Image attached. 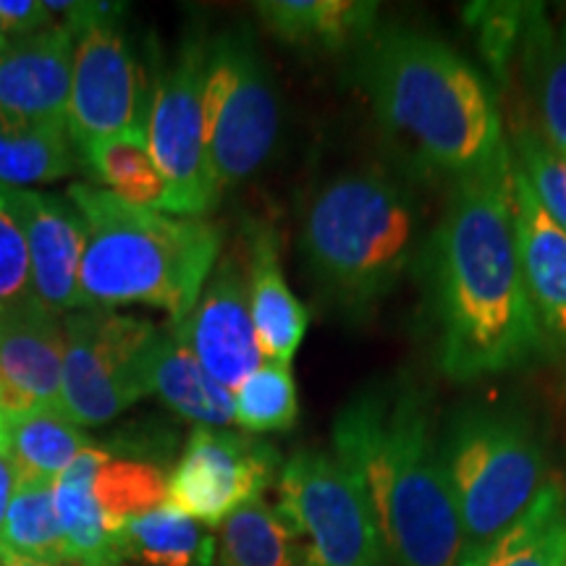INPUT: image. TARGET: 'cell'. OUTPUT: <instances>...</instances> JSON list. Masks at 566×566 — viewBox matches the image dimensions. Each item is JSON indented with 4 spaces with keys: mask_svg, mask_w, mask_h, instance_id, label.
I'll return each instance as SVG.
<instances>
[{
    "mask_svg": "<svg viewBox=\"0 0 566 566\" xmlns=\"http://www.w3.org/2000/svg\"><path fill=\"white\" fill-rule=\"evenodd\" d=\"M424 263L436 359L446 378H493L541 354L516 254L512 155L491 171L454 179Z\"/></svg>",
    "mask_w": 566,
    "mask_h": 566,
    "instance_id": "cell-1",
    "label": "cell"
},
{
    "mask_svg": "<svg viewBox=\"0 0 566 566\" xmlns=\"http://www.w3.org/2000/svg\"><path fill=\"white\" fill-rule=\"evenodd\" d=\"M334 459L370 509L396 566H459L462 522L415 384L380 380L354 394L334 420Z\"/></svg>",
    "mask_w": 566,
    "mask_h": 566,
    "instance_id": "cell-2",
    "label": "cell"
},
{
    "mask_svg": "<svg viewBox=\"0 0 566 566\" xmlns=\"http://www.w3.org/2000/svg\"><path fill=\"white\" fill-rule=\"evenodd\" d=\"M354 76L380 129L428 171L462 179L512 155L491 87L433 34L375 30L354 51Z\"/></svg>",
    "mask_w": 566,
    "mask_h": 566,
    "instance_id": "cell-3",
    "label": "cell"
},
{
    "mask_svg": "<svg viewBox=\"0 0 566 566\" xmlns=\"http://www.w3.org/2000/svg\"><path fill=\"white\" fill-rule=\"evenodd\" d=\"M66 197L84 229L80 310L147 304L171 325L187 321L223 254L221 226L139 208L87 181L71 184Z\"/></svg>",
    "mask_w": 566,
    "mask_h": 566,
    "instance_id": "cell-4",
    "label": "cell"
},
{
    "mask_svg": "<svg viewBox=\"0 0 566 566\" xmlns=\"http://www.w3.org/2000/svg\"><path fill=\"white\" fill-rule=\"evenodd\" d=\"M420 216L401 181L380 168L331 179L310 200L302 254L321 300L352 321L373 313L405 279Z\"/></svg>",
    "mask_w": 566,
    "mask_h": 566,
    "instance_id": "cell-5",
    "label": "cell"
},
{
    "mask_svg": "<svg viewBox=\"0 0 566 566\" xmlns=\"http://www.w3.org/2000/svg\"><path fill=\"white\" fill-rule=\"evenodd\" d=\"M438 451L462 522V566L527 512L546 485V459L530 417L504 405L459 407Z\"/></svg>",
    "mask_w": 566,
    "mask_h": 566,
    "instance_id": "cell-6",
    "label": "cell"
},
{
    "mask_svg": "<svg viewBox=\"0 0 566 566\" xmlns=\"http://www.w3.org/2000/svg\"><path fill=\"white\" fill-rule=\"evenodd\" d=\"M202 118L210 179L223 197L265 166L281 129L279 95L250 27L208 40Z\"/></svg>",
    "mask_w": 566,
    "mask_h": 566,
    "instance_id": "cell-7",
    "label": "cell"
},
{
    "mask_svg": "<svg viewBox=\"0 0 566 566\" xmlns=\"http://www.w3.org/2000/svg\"><path fill=\"white\" fill-rule=\"evenodd\" d=\"M45 9L76 34L66 111L74 150L124 132H147L153 87L124 30L126 6L45 0Z\"/></svg>",
    "mask_w": 566,
    "mask_h": 566,
    "instance_id": "cell-8",
    "label": "cell"
},
{
    "mask_svg": "<svg viewBox=\"0 0 566 566\" xmlns=\"http://www.w3.org/2000/svg\"><path fill=\"white\" fill-rule=\"evenodd\" d=\"M158 325L116 310H76L63 317L61 399L69 420L97 428L145 394V357Z\"/></svg>",
    "mask_w": 566,
    "mask_h": 566,
    "instance_id": "cell-9",
    "label": "cell"
},
{
    "mask_svg": "<svg viewBox=\"0 0 566 566\" xmlns=\"http://www.w3.org/2000/svg\"><path fill=\"white\" fill-rule=\"evenodd\" d=\"M275 506L300 535L302 566H386L370 509L334 454L302 449L286 459Z\"/></svg>",
    "mask_w": 566,
    "mask_h": 566,
    "instance_id": "cell-10",
    "label": "cell"
},
{
    "mask_svg": "<svg viewBox=\"0 0 566 566\" xmlns=\"http://www.w3.org/2000/svg\"><path fill=\"white\" fill-rule=\"evenodd\" d=\"M208 66V40L189 34L176 59L153 82L147 142L168 184L160 212L205 218L221 202L210 179L205 153L202 90Z\"/></svg>",
    "mask_w": 566,
    "mask_h": 566,
    "instance_id": "cell-11",
    "label": "cell"
},
{
    "mask_svg": "<svg viewBox=\"0 0 566 566\" xmlns=\"http://www.w3.org/2000/svg\"><path fill=\"white\" fill-rule=\"evenodd\" d=\"M279 472L275 446L237 430L195 428L168 478L166 504L205 527H218L260 499Z\"/></svg>",
    "mask_w": 566,
    "mask_h": 566,
    "instance_id": "cell-12",
    "label": "cell"
},
{
    "mask_svg": "<svg viewBox=\"0 0 566 566\" xmlns=\"http://www.w3.org/2000/svg\"><path fill=\"white\" fill-rule=\"evenodd\" d=\"M168 328L195 354L205 373L231 394L265 363L252 323L242 242L221 254L187 321Z\"/></svg>",
    "mask_w": 566,
    "mask_h": 566,
    "instance_id": "cell-13",
    "label": "cell"
},
{
    "mask_svg": "<svg viewBox=\"0 0 566 566\" xmlns=\"http://www.w3.org/2000/svg\"><path fill=\"white\" fill-rule=\"evenodd\" d=\"M516 254L541 354L566 367V231L551 221L512 160Z\"/></svg>",
    "mask_w": 566,
    "mask_h": 566,
    "instance_id": "cell-14",
    "label": "cell"
},
{
    "mask_svg": "<svg viewBox=\"0 0 566 566\" xmlns=\"http://www.w3.org/2000/svg\"><path fill=\"white\" fill-rule=\"evenodd\" d=\"M74 42V27L55 21L0 53V118L6 124L66 129Z\"/></svg>",
    "mask_w": 566,
    "mask_h": 566,
    "instance_id": "cell-15",
    "label": "cell"
},
{
    "mask_svg": "<svg viewBox=\"0 0 566 566\" xmlns=\"http://www.w3.org/2000/svg\"><path fill=\"white\" fill-rule=\"evenodd\" d=\"M30 252L32 292L42 307L66 317L80 310V268L84 254L82 218L69 197L9 187Z\"/></svg>",
    "mask_w": 566,
    "mask_h": 566,
    "instance_id": "cell-16",
    "label": "cell"
},
{
    "mask_svg": "<svg viewBox=\"0 0 566 566\" xmlns=\"http://www.w3.org/2000/svg\"><path fill=\"white\" fill-rule=\"evenodd\" d=\"M63 317L38 300L0 315V380L13 407L63 409Z\"/></svg>",
    "mask_w": 566,
    "mask_h": 566,
    "instance_id": "cell-17",
    "label": "cell"
},
{
    "mask_svg": "<svg viewBox=\"0 0 566 566\" xmlns=\"http://www.w3.org/2000/svg\"><path fill=\"white\" fill-rule=\"evenodd\" d=\"M250 279V310L263 359L292 363L307 334L310 313L289 289L281 268L279 233L268 223H250L242 237Z\"/></svg>",
    "mask_w": 566,
    "mask_h": 566,
    "instance_id": "cell-18",
    "label": "cell"
},
{
    "mask_svg": "<svg viewBox=\"0 0 566 566\" xmlns=\"http://www.w3.org/2000/svg\"><path fill=\"white\" fill-rule=\"evenodd\" d=\"M142 373H145V394L158 396L174 415L195 422L197 428L237 424L233 394L205 373V367L171 328H158Z\"/></svg>",
    "mask_w": 566,
    "mask_h": 566,
    "instance_id": "cell-19",
    "label": "cell"
},
{
    "mask_svg": "<svg viewBox=\"0 0 566 566\" xmlns=\"http://www.w3.org/2000/svg\"><path fill=\"white\" fill-rule=\"evenodd\" d=\"M258 19L275 40L313 51H357L378 30L373 0H263Z\"/></svg>",
    "mask_w": 566,
    "mask_h": 566,
    "instance_id": "cell-20",
    "label": "cell"
},
{
    "mask_svg": "<svg viewBox=\"0 0 566 566\" xmlns=\"http://www.w3.org/2000/svg\"><path fill=\"white\" fill-rule=\"evenodd\" d=\"M92 446L97 443L63 409L27 407L0 415V457L9 459L17 478L55 483Z\"/></svg>",
    "mask_w": 566,
    "mask_h": 566,
    "instance_id": "cell-21",
    "label": "cell"
},
{
    "mask_svg": "<svg viewBox=\"0 0 566 566\" xmlns=\"http://www.w3.org/2000/svg\"><path fill=\"white\" fill-rule=\"evenodd\" d=\"M514 69H520L535 105V129L566 155V24H551L543 6H533L527 30L516 48L512 74Z\"/></svg>",
    "mask_w": 566,
    "mask_h": 566,
    "instance_id": "cell-22",
    "label": "cell"
},
{
    "mask_svg": "<svg viewBox=\"0 0 566 566\" xmlns=\"http://www.w3.org/2000/svg\"><path fill=\"white\" fill-rule=\"evenodd\" d=\"M111 449L92 446L69 464L53 483L55 512L63 530L71 566H124L116 541L105 527L95 495L90 491L97 467L105 462Z\"/></svg>",
    "mask_w": 566,
    "mask_h": 566,
    "instance_id": "cell-23",
    "label": "cell"
},
{
    "mask_svg": "<svg viewBox=\"0 0 566 566\" xmlns=\"http://www.w3.org/2000/svg\"><path fill=\"white\" fill-rule=\"evenodd\" d=\"M462 566H566V488L546 480L527 512Z\"/></svg>",
    "mask_w": 566,
    "mask_h": 566,
    "instance_id": "cell-24",
    "label": "cell"
},
{
    "mask_svg": "<svg viewBox=\"0 0 566 566\" xmlns=\"http://www.w3.org/2000/svg\"><path fill=\"white\" fill-rule=\"evenodd\" d=\"M113 541L122 558L147 566H212L218 556V537L171 504L126 522Z\"/></svg>",
    "mask_w": 566,
    "mask_h": 566,
    "instance_id": "cell-25",
    "label": "cell"
},
{
    "mask_svg": "<svg viewBox=\"0 0 566 566\" xmlns=\"http://www.w3.org/2000/svg\"><path fill=\"white\" fill-rule=\"evenodd\" d=\"M82 171L90 174L95 187L122 197L139 208L160 210L166 202L168 184L153 158L147 132H124L82 147Z\"/></svg>",
    "mask_w": 566,
    "mask_h": 566,
    "instance_id": "cell-26",
    "label": "cell"
},
{
    "mask_svg": "<svg viewBox=\"0 0 566 566\" xmlns=\"http://www.w3.org/2000/svg\"><path fill=\"white\" fill-rule=\"evenodd\" d=\"M304 551L292 522L260 495L237 509L218 535V566H302Z\"/></svg>",
    "mask_w": 566,
    "mask_h": 566,
    "instance_id": "cell-27",
    "label": "cell"
},
{
    "mask_svg": "<svg viewBox=\"0 0 566 566\" xmlns=\"http://www.w3.org/2000/svg\"><path fill=\"white\" fill-rule=\"evenodd\" d=\"M0 546L48 566H71L55 512L53 480L17 478L9 512L0 527Z\"/></svg>",
    "mask_w": 566,
    "mask_h": 566,
    "instance_id": "cell-28",
    "label": "cell"
},
{
    "mask_svg": "<svg viewBox=\"0 0 566 566\" xmlns=\"http://www.w3.org/2000/svg\"><path fill=\"white\" fill-rule=\"evenodd\" d=\"M82 171L80 155L63 126L21 129L0 118V184L27 189L30 184L59 181Z\"/></svg>",
    "mask_w": 566,
    "mask_h": 566,
    "instance_id": "cell-29",
    "label": "cell"
},
{
    "mask_svg": "<svg viewBox=\"0 0 566 566\" xmlns=\"http://www.w3.org/2000/svg\"><path fill=\"white\" fill-rule=\"evenodd\" d=\"M90 491L95 495L105 527L111 535H116L126 522L166 504L168 480L153 462L124 459L111 451L97 467Z\"/></svg>",
    "mask_w": 566,
    "mask_h": 566,
    "instance_id": "cell-30",
    "label": "cell"
},
{
    "mask_svg": "<svg viewBox=\"0 0 566 566\" xmlns=\"http://www.w3.org/2000/svg\"><path fill=\"white\" fill-rule=\"evenodd\" d=\"M237 424L247 433H273L294 428L300 417V394L286 363L265 359L242 386L233 391Z\"/></svg>",
    "mask_w": 566,
    "mask_h": 566,
    "instance_id": "cell-31",
    "label": "cell"
},
{
    "mask_svg": "<svg viewBox=\"0 0 566 566\" xmlns=\"http://www.w3.org/2000/svg\"><path fill=\"white\" fill-rule=\"evenodd\" d=\"M509 153L533 189L535 200L543 205L551 221L566 231V155L558 153L530 122L514 124Z\"/></svg>",
    "mask_w": 566,
    "mask_h": 566,
    "instance_id": "cell-32",
    "label": "cell"
},
{
    "mask_svg": "<svg viewBox=\"0 0 566 566\" xmlns=\"http://www.w3.org/2000/svg\"><path fill=\"white\" fill-rule=\"evenodd\" d=\"M533 6L535 3H475L467 9V21L475 32L480 53L501 87H509L516 48L527 30Z\"/></svg>",
    "mask_w": 566,
    "mask_h": 566,
    "instance_id": "cell-33",
    "label": "cell"
},
{
    "mask_svg": "<svg viewBox=\"0 0 566 566\" xmlns=\"http://www.w3.org/2000/svg\"><path fill=\"white\" fill-rule=\"evenodd\" d=\"M30 302L34 292L27 237L9 200V187L0 184V315Z\"/></svg>",
    "mask_w": 566,
    "mask_h": 566,
    "instance_id": "cell-34",
    "label": "cell"
},
{
    "mask_svg": "<svg viewBox=\"0 0 566 566\" xmlns=\"http://www.w3.org/2000/svg\"><path fill=\"white\" fill-rule=\"evenodd\" d=\"M0 24L9 38L21 40L53 27L55 17L45 9V0H0Z\"/></svg>",
    "mask_w": 566,
    "mask_h": 566,
    "instance_id": "cell-35",
    "label": "cell"
},
{
    "mask_svg": "<svg viewBox=\"0 0 566 566\" xmlns=\"http://www.w3.org/2000/svg\"><path fill=\"white\" fill-rule=\"evenodd\" d=\"M13 488H17V470L6 457H0V527H3L6 512H9Z\"/></svg>",
    "mask_w": 566,
    "mask_h": 566,
    "instance_id": "cell-36",
    "label": "cell"
},
{
    "mask_svg": "<svg viewBox=\"0 0 566 566\" xmlns=\"http://www.w3.org/2000/svg\"><path fill=\"white\" fill-rule=\"evenodd\" d=\"M0 566H48V564H40V562H32V558L17 556V554H11V551H6L3 546H0Z\"/></svg>",
    "mask_w": 566,
    "mask_h": 566,
    "instance_id": "cell-37",
    "label": "cell"
},
{
    "mask_svg": "<svg viewBox=\"0 0 566 566\" xmlns=\"http://www.w3.org/2000/svg\"><path fill=\"white\" fill-rule=\"evenodd\" d=\"M11 409H17V407H13L9 388H6L3 380H0V412H11Z\"/></svg>",
    "mask_w": 566,
    "mask_h": 566,
    "instance_id": "cell-38",
    "label": "cell"
},
{
    "mask_svg": "<svg viewBox=\"0 0 566 566\" xmlns=\"http://www.w3.org/2000/svg\"><path fill=\"white\" fill-rule=\"evenodd\" d=\"M9 45H11V38H9V34H6L3 24H0V53H3Z\"/></svg>",
    "mask_w": 566,
    "mask_h": 566,
    "instance_id": "cell-39",
    "label": "cell"
},
{
    "mask_svg": "<svg viewBox=\"0 0 566 566\" xmlns=\"http://www.w3.org/2000/svg\"><path fill=\"white\" fill-rule=\"evenodd\" d=\"M124 566H129V564H124Z\"/></svg>",
    "mask_w": 566,
    "mask_h": 566,
    "instance_id": "cell-40",
    "label": "cell"
},
{
    "mask_svg": "<svg viewBox=\"0 0 566 566\" xmlns=\"http://www.w3.org/2000/svg\"><path fill=\"white\" fill-rule=\"evenodd\" d=\"M0 415H3V412H0Z\"/></svg>",
    "mask_w": 566,
    "mask_h": 566,
    "instance_id": "cell-41",
    "label": "cell"
}]
</instances>
